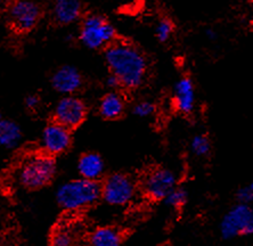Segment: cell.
<instances>
[{
    "label": "cell",
    "mask_w": 253,
    "mask_h": 246,
    "mask_svg": "<svg viewBox=\"0 0 253 246\" xmlns=\"http://www.w3.org/2000/svg\"><path fill=\"white\" fill-rule=\"evenodd\" d=\"M105 61L110 73L120 80L124 88L136 89L144 83L147 61L133 44L115 41L105 49Z\"/></svg>",
    "instance_id": "6da1fadb"
},
{
    "label": "cell",
    "mask_w": 253,
    "mask_h": 246,
    "mask_svg": "<svg viewBox=\"0 0 253 246\" xmlns=\"http://www.w3.org/2000/svg\"><path fill=\"white\" fill-rule=\"evenodd\" d=\"M102 197V185L84 178L66 181L57 189L56 200L66 211H79L95 204Z\"/></svg>",
    "instance_id": "7a4b0ae2"
},
{
    "label": "cell",
    "mask_w": 253,
    "mask_h": 246,
    "mask_svg": "<svg viewBox=\"0 0 253 246\" xmlns=\"http://www.w3.org/2000/svg\"><path fill=\"white\" fill-rule=\"evenodd\" d=\"M177 178L174 173L166 167H155L144 178L143 189L153 201L166 200L167 196L176 188Z\"/></svg>",
    "instance_id": "ba28073f"
},
{
    "label": "cell",
    "mask_w": 253,
    "mask_h": 246,
    "mask_svg": "<svg viewBox=\"0 0 253 246\" xmlns=\"http://www.w3.org/2000/svg\"><path fill=\"white\" fill-rule=\"evenodd\" d=\"M251 188H252V191H253V182H252V185H251Z\"/></svg>",
    "instance_id": "f1b7e54d"
},
{
    "label": "cell",
    "mask_w": 253,
    "mask_h": 246,
    "mask_svg": "<svg viewBox=\"0 0 253 246\" xmlns=\"http://www.w3.org/2000/svg\"><path fill=\"white\" fill-rule=\"evenodd\" d=\"M79 39L89 49H106L115 42L117 31L105 16L88 14L81 22Z\"/></svg>",
    "instance_id": "277c9868"
},
{
    "label": "cell",
    "mask_w": 253,
    "mask_h": 246,
    "mask_svg": "<svg viewBox=\"0 0 253 246\" xmlns=\"http://www.w3.org/2000/svg\"><path fill=\"white\" fill-rule=\"evenodd\" d=\"M133 114L138 118H148L155 112V105L148 100H143V102L137 103L132 109Z\"/></svg>",
    "instance_id": "7402d4cb"
},
{
    "label": "cell",
    "mask_w": 253,
    "mask_h": 246,
    "mask_svg": "<svg viewBox=\"0 0 253 246\" xmlns=\"http://www.w3.org/2000/svg\"><path fill=\"white\" fill-rule=\"evenodd\" d=\"M50 84L55 91L64 96H71L83 88L84 77L74 66L63 65L53 73Z\"/></svg>",
    "instance_id": "30bf717a"
},
{
    "label": "cell",
    "mask_w": 253,
    "mask_h": 246,
    "mask_svg": "<svg viewBox=\"0 0 253 246\" xmlns=\"http://www.w3.org/2000/svg\"><path fill=\"white\" fill-rule=\"evenodd\" d=\"M211 144L209 138L204 135H197L192 139L191 150L197 156H204L210 152Z\"/></svg>",
    "instance_id": "ffe728a7"
},
{
    "label": "cell",
    "mask_w": 253,
    "mask_h": 246,
    "mask_svg": "<svg viewBox=\"0 0 253 246\" xmlns=\"http://www.w3.org/2000/svg\"><path fill=\"white\" fill-rule=\"evenodd\" d=\"M22 130L16 122L1 120L0 122V147L13 148L20 143Z\"/></svg>",
    "instance_id": "e0dca14e"
},
{
    "label": "cell",
    "mask_w": 253,
    "mask_h": 246,
    "mask_svg": "<svg viewBox=\"0 0 253 246\" xmlns=\"http://www.w3.org/2000/svg\"><path fill=\"white\" fill-rule=\"evenodd\" d=\"M237 200L240 201L241 204H248L253 201V191L251 187H244L237 193Z\"/></svg>",
    "instance_id": "cb8c5ba5"
},
{
    "label": "cell",
    "mask_w": 253,
    "mask_h": 246,
    "mask_svg": "<svg viewBox=\"0 0 253 246\" xmlns=\"http://www.w3.org/2000/svg\"><path fill=\"white\" fill-rule=\"evenodd\" d=\"M90 246H121L122 235L114 227H100L89 236Z\"/></svg>",
    "instance_id": "2e32d148"
},
{
    "label": "cell",
    "mask_w": 253,
    "mask_h": 246,
    "mask_svg": "<svg viewBox=\"0 0 253 246\" xmlns=\"http://www.w3.org/2000/svg\"><path fill=\"white\" fill-rule=\"evenodd\" d=\"M104 170H105V164L98 153H84L78 161V172L80 174V178L87 180L97 181L103 176Z\"/></svg>",
    "instance_id": "5bb4252c"
},
{
    "label": "cell",
    "mask_w": 253,
    "mask_h": 246,
    "mask_svg": "<svg viewBox=\"0 0 253 246\" xmlns=\"http://www.w3.org/2000/svg\"><path fill=\"white\" fill-rule=\"evenodd\" d=\"M77 241V233L69 225L58 226L51 234L50 246H73Z\"/></svg>",
    "instance_id": "ac0fdd59"
},
{
    "label": "cell",
    "mask_w": 253,
    "mask_h": 246,
    "mask_svg": "<svg viewBox=\"0 0 253 246\" xmlns=\"http://www.w3.org/2000/svg\"><path fill=\"white\" fill-rule=\"evenodd\" d=\"M87 105L77 96H64L58 100L54 109V122L69 129L79 128L87 118Z\"/></svg>",
    "instance_id": "8992f818"
},
{
    "label": "cell",
    "mask_w": 253,
    "mask_h": 246,
    "mask_svg": "<svg viewBox=\"0 0 253 246\" xmlns=\"http://www.w3.org/2000/svg\"><path fill=\"white\" fill-rule=\"evenodd\" d=\"M136 194V184L126 173H113L105 179L102 185V197L111 205H126L131 202Z\"/></svg>",
    "instance_id": "5b68a950"
},
{
    "label": "cell",
    "mask_w": 253,
    "mask_h": 246,
    "mask_svg": "<svg viewBox=\"0 0 253 246\" xmlns=\"http://www.w3.org/2000/svg\"><path fill=\"white\" fill-rule=\"evenodd\" d=\"M173 31H174L173 22L171 21L170 18H167V17L161 18L155 29L156 38H158L159 41H161V42H166V41H168L170 39V37L172 36Z\"/></svg>",
    "instance_id": "d6986e66"
},
{
    "label": "cell",
    "mask_w": 253,
    "mask_h": 246,
    "mask_svg": "<svg viewBox=\"0 0 253 246\" xmlns=\"http://www.w3.org/2000/svg\"><path fill=\"white\" fill-rule=\"evenodd\" d=\"M253 234V207L251 208V214H250V219H249L247 229H245L244 235H252Z\"/></svg>",
    "instance_id": "484cf974"
},
{
    "label": "cell",
    "mask_w": 253,
    "mask_h": 246,
    "mask_svg": "<svg viewBox=\"0 0 253 246\" xmlns=\"http://www.w3.org/2000/svg\"><path fill=\"white\" fill-rule=\"evenodd\" d=\"M207 35H208V37H210L211 39H213V37H214V32L212 31V30H209V31H207Z\"/></svg>",
    "instance_id": "4316f807"
},
{
    "label": "cell",
    "mask_w": 253,
    "mask_h": 246,
    "mask_svg": "<svg viewBox=\"0 0 253 246\" xmlns=\"http://www.w3.org/2000/svg\"><path fill=\"white\" fill-rule=\"evenodd\" d=\"M251 206L239 203L227 212L220 223V233L226 240L244 235L251 214Z\"/></svg>",
    "instance_id": "8fae6325"
},
{
    "label": "cell",
    "mask_w": 253,
    "mask_h": 246,
    "mask_svg": "<svg viewBox=\"0 0 253 246\" xmlns=\"http://www.w3.org/2000/svg\"><path fill=\"white\" fill-rule=\"evenodd\" d=\"M105 83H106L107 87L112 89V91H117L118 88L122 87L120 80H119L117 77L113 76V74H111V73L109 74V76H107L106 80H105Z\"/></svg>",
    "instance_id": "d4e9b609"
},
{
    "label": "cell",
    "mask_w": 253,
    "mask_h": 246,
    "mask_svg": "<svg viewBox=\"0 0 253 246\" xmlns=\"http://www.w3.org/2000/svg\"><path fill=\"white\" fill-rule=\"evenodd\" d=\"M126 111V100L120 92L110 91L104 95L98 104L100 117L105 120L114 121L120 119Z\"/></svg>",
    "instance_id": "9a60e30c"
},
{
    "label": "cell",
    "mask_w": 253,
    "mask_h": 246,
    "mask_svg": "<svg viewBox=\"0 0 253 246\" xmlns=\"http://www.w3.org/2000/svg\"><path fill=\"white\" fill-rule=\"evenodd\" d=\"M83 2L76 0H59L53 5L51 17L58 25H70L83 16Z\"/></svg>",
    "instance_id": "4fadbf2b"
},
{
    "label": "cell",
    "mask_w": 253,
    "mask_h": 246,
    "mask_svg": "<svg viewBox=\"0 0 253 246\" xmlns=\"http://www.w3.org/2000/svg\"><path fill=\"white\" fill-rule=\"evenodd\" d=\"M40 104H42V99H40V97L36 94L28 95L24 99L25 107H27V109L31 112L38 110Z\"/></svg>",
    "instance_id": "603a6c76"
},
{
    "label": "cell",
    "mask_w": 253,
    "mask_h": 246,
    "mask_svg": "<svg viewBox=\"0 0 253 246\" xmlns=\"http://www.w3.org/2000/svg\"><path fill=\"white\" fill-rule=\"evenodd\" d=\"M71 143H72V135L69 129L54 121L44 126L42 136V145L46 154L51 156L63 154L69 150Z\"/></svg>",
    "instance_id": "9c48e42d"
},
{
    "label": "cell",
    "mask_w": 253,
    "mask_h": 246,
    "mask_svg": "<svg viewBox=\"0 0 253 246\" xmlns=\"http://www.w3.org/2000/svg\"><path fill=\"white\" fill-rule=\"evenodd\" d=\"M166 203L172 206L174 208H179L185 205L186 201H187V193H186L185 189L176 187L171 192L167 199L165 200Z\"/></svg>",
    "instance_id": "44dd1931"
},
{
    "label": "cell",
    "mask_w": 253,
    "mask_h": 246,
    "mask_svg": "<svg viewBox=\"0 0 253 246\" xmlns=\"http://www.w3.org/2000/svg\"><path fill=\"white\" fill-rule=\"evenodd\" d=\"M173 105L179 113L191 114L195 107V88L191 78L183 77L177 81L173 91Z\"/></svg>",
    "instance_id": "7c38bea8"
},
{
    "label": "cell",
    "mask_w": 253,
    "mask_h": 246,
    "mask_svg": "<svg viewBox=\"0 0 253 246\" xmlns=\"http://www.w3.org/2000/svg\"><path fill=\"white\" fill-rule=\"evenodd\" d=\"M57 165L54 156L46 153L31 155L23 163L18 180L27 189H40L49 185L56 174Z\"/></svg>",
    "instance_id": "3957f363"
},
{
    "label": "cell",
    "mask_w": 253,
    "mask_h": 246,
    "mask_svg": "<svg viewBox=\"0 0 253 246\" xmlns=\"http://www.w3.org/2000/svg\"><path fill=\"white\" fill-rule=\"evenodd\" d=\"M42 7L35 1H15L8 6V21L15 31L30 32L42 17Z\"/></svg>",
    "instance_id": "52a82bcc"
},
{
    "label": "cell",
    "mask_w": 253,
    "mask_h": 246,
    "mask_svg": "<svg viewBox=\"0 0 253 246\" xmlns=\"http://www.w3.org/2000/svg\"><path fill=\"white\" fill-rule=\"evenodd\" d=\"M1 120H2V118H1V114H0V122H1Z\"/></svg>",
    "instance_id": "83f0119b"
}]
</instances>
